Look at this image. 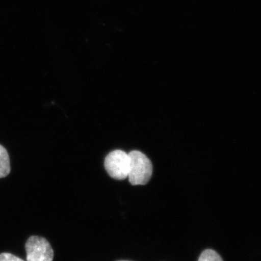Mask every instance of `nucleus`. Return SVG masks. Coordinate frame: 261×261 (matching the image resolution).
Here are the masks:
<instances>
[{
    "mask_svg": "<svg viewBox=\"0 0 261 261\" xmlns=\"http://www.w3.org/2000/svg\"><path fill=\"white\" fill-rule=\"evenodd\" d=\"M129 171L128 177L132 185H145L152 174V163L145 154L135 150L128 153Z\"/></svg>",
    "mask_w": 261,
    "mask_h": 261,
    "instance_id": "nucleus-1",
    "label": "nucleus"
},
{
    "mask_svg": "<svg viewBox=\"0 0 261 261\" xmlns=\"http://www.w3.org/2000/svg\"><path fill=\"white\" fill-rule=\"evenodd\" d=\"M120 261H128V260H120Z\"/></svg>",
    "mask_w": 261,
    "mask_h": 261,
    "instance_id": "nucleus-7",
    "label": "nucleus"
},
{
    "mask_svg": "<svg viewBox=\"0 0 261 261\" xmlns=\"http://www.w3.org/2000/svg\"><path fill=\"white\" fill-rule=\"evenodd\" d=\"M0 261H24L22 260L20 257L15 256L14 255H12L10 253H5L0 254Z\"/></svg>",
    "mask_w": 261,
    "mask_h": 261,
    "instance_id": "nucleus-6",
    "label": "nucleus"
},
{
    "mask_svg": "<svg viewBox=\"0 0 261 261\" xmlns=\"http://www.w3.org/2000/svg\"><path fill=\"white\" fill-rule=\"evenodd\" d=\"M129 161L128 154L117 149L108 154L105 160V168L111 177L123 180L128 177Z\"/></svg>",
    "mask_w": 261,
    "mask_h": 261,
    "instance_id": "nucleus-2",
    "label": "nucleus"
},
{
    "mask_svg": "<svg viewBox=\"0 0 261 261\" xmlns=\"http://www.w3.org/2000/svg\"><path fill=\"white\" fill-rule=\"evenodd\" d=\"M10 172L9 154L3 146L0 145V178L8 176Z\"/></svg>",
    "mask_w": 261,
    "mask_h": 261,
    "instance_id": "nucleus-4",
    "label": "nucleus"
},
{
    "mask_svg": "<svg viewBox=\"0 0 261 261\" xmlns=\"http://www.w3.org/2000/svg\"><path fill=\"white\" fill-rule=\"evenodd\" d=\"M27 261H53L54 252L46 239L32 236L25 243Z\"/></svg>",
    "mask_w": 261,
    "mask_h": 261,
    "instance_id": "nucleus-3",
    "label": "nucleus"
},
{
    "mask_svg": "<svg viewBox=\"0 0 261 261\" xmlns=\"http://www.w3.org/2000/svg\"><path fill=\"white\" fill-rule=\"evenodd\" d=\"M198 261H224L217 252L213 250H205L201 253Z\"/></svg>",
    "mask_w": 261,
    "mask_h": 261,
    "instance_id": "nucleus-5",
    "label": "nucleus"
}]
</instances>
